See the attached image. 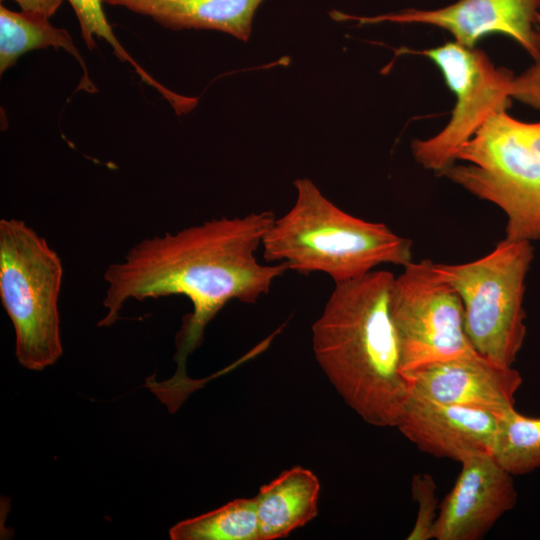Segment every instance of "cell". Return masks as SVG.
I'll return each instance as SVG.
<instances>
[{
  "mask_svg": "<svg viewBox=\"0 0 540 540\" xmlns=\"http://www.w3.org/2000/svg\"><path fill=\"white\" fill-rule=\"evenodd\" d=\"M275 218L271 211L253 212L146 238L106 269L103 306L107 312L100 327L113 325L130 299L182 295L192 303L193 311L176 336L177 371L170 379L154 383L163 398L179 401L187 395L191 379L186 360L202 343L216 314L232 300L256 303L289 270L285 263L262 264L256 257Z\"/></svg>",
  "mask_w": 540,
  "mask_h": 540,
  "instance_id": "1",
  "label": "cell"
},
{
  "mask_svg": "<svg viewBox=\"0 0 540 540\" xmlns=\"http://www.w3.org/2000/svg\"><path fill=\"white\" fill-rule=\"evenodd\" d=\"M394 274L373 270L335 283L312 325L313 352L344 402L365 422L396 427L412 390L402 371L390 297Z\"/></svg>",
  "mask_w": 540,
  "mask_h": 540,
  "instance_id": "2",
  "label": "cell"
},
{
  "mask_svg": "<svg viewBox=\"0 0 540 540\" xmlns=\"http://www.w3.org/2000/svg\"><path fill=\"white\" fill-rule=\"evenodd\" d=\"M296 200L275 218L262 241L266 263L301 274L322 272L335 283L359 278L381 264L405 266L412 242L384 223L355 217L328 200L309 179L294 181Z\"/></svg>",
  "mask_w": 540,
  "mask_h": 540,
  "instance_id": "3",
  "label": "cell"
},
{
  "mask_svg": "<svg viewBox=\"0 0 540 540\" xmlns=\"http://www.w3.org/2000/svg\"><path fill=\"white\" fill-rule=\"evenodd\" d=\"M440 174L504 211L505 238L540 240V121L499 111L456 152Z\"/></svg>",
  "mask_w": 540,
  "mask_h": 540,
  "instance_id": "4",
  "label": "cell"
},
{
  "mask_svg": "<svg viewBox=\"0 0 540 540\" xmlns=\"http://www.w3.org/2000/svg\"><path fill=\"white\" fill-rule=\"evenodd\" d=\"M62 277L61 259L43 237L22 220H0V298L15 330L17 360L29 370L62 356Z\"/></svg>",
  "mask_w": 540,
  "mask_h": 540,
  "instance_id": "5",
  "label": "cell"
},
{
  "mask_svg": "<svg viewBox=\"0 0 540 540\" xmlns=\"http://www.w3.org/2000/svg\"><path fill=\"white\" fill-rule=\"evenodd\" d=\"M533 258L531 242L504 238L477 260L433 264L461 297L474 349L502 366H512L526 337L523 300Z\"/></svg>",
  "mask_w": 540,
  "mask_h": 540,
  "instance_id": "6",
  "label": "cell"
},
{
  "mask_svg": "<svg viewBox=\"0 0 540 540\" xmlns=\"http://www.w3.org/2000/svg\"><path fill=\"white\" fill-rule=\"evenodd\" d=\"M405 52L431 59L455 95V106L445 127L434 136L415 139L411 144L415 160L440 174L455 163L457 150L491 115L507 110L515 75L506 67H497L484 51L455 41Z\"/></svg>",
  "mask_w": 540,
  "mask_h": 540,
  "instance_id": "7",
  "label": "cell"
},
{
  "mask_svg": "<svg viewBox=\"0 0 540 540\" xmlns=\"http://www.w3.org/2000/svg\"><path fill=\"white\" fill-rule=\"evenodd\" d=\"M433 264L429 259L409 262L392 285L390 309L404 375L475 350L465 331L461 297Z\"/></svg>",
  "mask_w": 540,
  "mask_h": 540,
  "instance_id": "8",
  "label": "cell"
},
{
  "mask_svg": "<svg viewBox=\"0 0 540 540\" xmlns=\"http://www.w3.org/2000/svg\"><path fill=\"white\" fill-rule=\"evenodd\" d=\"M334 14L337 19L357 20L361 24L432 25L448 31L455 42L470 48L489 34H503L540 62V0H458L439 9H407L374 17Z\"/></svg>",
  "mask_w": 540,
  "mask_h": 540,
  "instance_id": "9",
  "label": "cell"
},
{
  "mask_svg": "<svg viewBox=\"0 0 540 540\" xmlns=\"http://www.w3.org/2000/svg\"><path fill=\"white\" fill-rule=\"evenodd\" d=\"M499 418L486 410L435 401L412 386L396 427L419 450L461 462L492 455Z\"/></svg>",
  "mask_w": 540,
  "mask_h": 540,
  "instance_id": "10",
  "label": "cell"
},
{
  "mask_svg": "<svg viewBox=\"0 0 540 540\" xmlns=\"http://www.w3.org/2000/svg\"><path fill=\"white\" fill-rule=\"evenodd\" d=\"M443 499L433 529L436 540H479L517 501L512 475L490 454L470 456Z\"/></svg>",
  "mask_w": 540,
  "mask_h": 540,
  "instance_id": "11",
  "label": "cell"
},
{
  "mask_svg": "<svg viewBox=\"0 0 540 540\" xmlns=\"http://www.w3.org/2000/svg\"><path fill=\"white\" fill-rule=\"evenodd\" d=\"M413 388L439 402L473 407L502 416L514 408L520 373L469 351L409 371Z\"/></svg>",
  "mask_w": 540,
  "mask_h": 540,
  "instance_id": "12",
  "label": "cell"
},
{
  "mask_svg": "<svg viewBox=\"0 0 540 540\" xmlns=\"http://www.w3.org/2000/svg\"><path fill=\"white\" fill-rule=\"evenodd\" d=\"M150 17L165 28L218 30L247 41L263 0H103Z\"/></svg>",
  "mask_w": 540,
  "mask_h": 540,
  "instance_id": "13",
  "label": "cell"
},
{
  "mask_svg": "<svg viewBox=\"0 0 540 540\" xmlns=\"http://www.w3.org/2000/svg\"><path fill=\"white\" fill-rule=\"evenodd\" d=\"M320 482L309 469L294 466L260 487L254 497L259 540L287 537L318 514Z\"/></svg>",
  "mask_w": 540,
  "mask_h": 540,
  "instance_id": "14",
  "label": "cell"
},
{
  "mask_svg": "<svg viewBox=\"0 0 540 540\" xmlns=\"http://www.w3.org/2000/svg\"><path fill=\"white\" fill-rule=\"evenodd\" d=\"M48 17L30 12L11 11L0 6V73L13 66L24 53L34 49L62 48L80 63L85 72L86 87L93 90L79 50L67 30L54 27Z\"/></svg>",
  "mask_w": 540,
  "mask_h": 540,
  "instance_id": "15",
  "label": "cell"
},
{
  "mask_svg": "<svg viewBox=\"0 0 540 540\" xmlns=\"http://www.w3.org/2000/svg\"><path fill=\"white\" fill-rule=\"evenodd\" d=\"M169 535L172 540H259L255 499H235L180 521L170 529Z\"/></svg>",
  "mask_w": 540,
  "mask_h": 540,
  "instance_id": "16",
  "label": "cell"
},
{
  "mask_svg": "<svg viewBox=\"0 0 540 540\" xmlns=\"http://www.w3.org/2000/svg\"><path fill=\"white\" fill-rule=\"evenodd\" d=\"M492 456L512 476L540 468V417L515 408L500 416Z\"/></svg>",
  "mask_w": 540,
  "mask_h": 540,
  "instance_id": "17",
  "label": "cell"
},
{
  "mask_svg": "<svg viewBox=\"0 0 540 540\" xmlns=\"http://www.w3.org/2000/svg\"><path fill=\"white\" fill-rule=\"evenodd\" d=\"M80 24L81 35L87 47H95L94 37L103 38L113 48L114 53L121 61H126L136 71L141 66L126 52L112 31L103 10V0H68Z\"/></svg>",
  "mask_w": 540,
  "mask_h": 540,
  "instance_id": "18",
  "label": "cell"
},
{
  "mask_svg": "<svg viewBox=\"0 0 540 540\" xmlns=\"http://www.w3.org/2000/svg\"><path fill=\"white\" fill-rule=\"evenodd\" d=\"M413 498L418 503V512L413 528L407 540L433 539V529L437 519L438 498L433 477L427 473H418L411 482Z\"/></svg>",
  "mask_w": 540,
  "mask_h": 540,
  "instance_id": "19",
  "label": "cell"
},
{
  "mask_svg": "<svg viewBox=\"0 0 540 540\" xmlns=\"http://www.w3.org/2000/svg\"><path fill=\"white\" fill-rule=\"evenodd\" d=\"M512 98L540 111V62L515 76L512 83Z\"/></svg>",
  "mask_w": 540,
  "mask_h": 540,
  "instance_id": "20",
  "label": "cell"
},
{
  "mask_svg": "<svg viewBox=\"0 0 540 540\" xmlns=\"http://www.w3.org/2000/svg\"><path fill=\"white\" fill-rule=\"evenodd\" d=\"M22 11L50 18L62 5L63 0H14Z\"/></svg>",
  "mask_w": 540,
  "mask_h": 540,
  "instance_id": "21",
  "label": "cell"
},
{
  "mask_svg": "<svg viewBox=\"0 0 540 540\" xmlns=\"http://www.w3.org/2000/svg\"><path fill=\"white\" fill-rule=\"evenodd\" d=\"M2 1V0H1Z\"/></svg>",
  "mask_w": 540,
  "mask_h": 540,
  "instance_id": "22",
  "label": "cell"
}]
</instances>
